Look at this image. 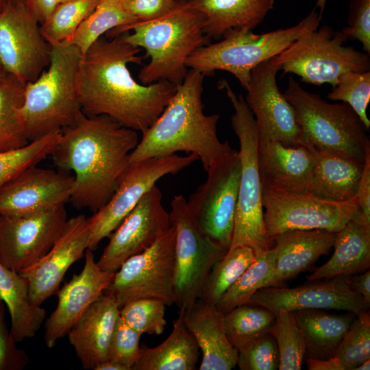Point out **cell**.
<instances>
[{"label": "cell", "instance_id": "obj_41", "mask_svg": "<svg viewBox=\"0 0 370 370\" xmlns=\"http://www.w3.org/2000/svg\"><path fill=\"white\" fill-rule=\"evenodd\" d=\"M166 306L165 303L158 299L139 298L124 304L120 308L119 316L141 335H160L164 332L166 325Z\"/></svg>", "mask_w": 370, "mask_h": 370}, {"label": "cell", "instance_id": "obj_30", "mask_svg": "<svg viewBox=\"0 0 370 370\" xmlns=\"http://www.w3.org/2000/svg\"><path fill=\"white\" fill-rule=\"evenodd\" d=\"M199 354V345L179 312L170 335L162 343L153 347L141 345L140 358L132 370H194Z\"/></svg>", "mask_w": 370, "mask_h": 370}, {"label": "cell", "instance_id": "obj_23", "mask_svg": "<svg viewBox=\"0 0 370 370\" xmlns=\"http://www.w3.org/2000/svg\"><path fill=\"white\" fill-rule=\"evenodd\" d=\"M258 162L262 190L307 193L313 157L306 147L258 140Z\"/></svg>", "mask_w": 370, "mask_h": 370}, {"label": "cell", "instance_id": "obj_19", "mask_svg": "<svg viewBox=\"0 0 370 370\" xmlns=\"http://www.w3.org/2000/svg\"><path fill=\"white\" fill-rule=\"evenodd\" d=\"M74 177L63 170L29 166L0 188V216H20L64 206Z\"/></svg>", "mask_w": 370, "mask_h": 370}, {"label": "cell", "instance_id": "obj_54", "mask_svg": "<svg viewBox=\"0 0 370 370\" xmlns=\"http://www.w3.org/2000/svg\"><path fill=\"white\" fill-rule=\"evenodd\" d=\"M369 369H370V358L362 362L354 370H369Z\"/></svg>", "mask_w": 370, "mask_h": 370}, {"label": "cell", "instance_id": "obj_52", "mask_svg": "<svg viewBox=\"0 0 370 370\" xmlns=\"http://www.w3.org/2000/svg\"><path fill=\"white\" fill-rule=\"evenodd\" d=\"M309 370H345L340 360L332 356L328 359L307 358Z\"/></svg>", "mask_w": 370, "mask_h": 370}, {"label": "cell", "instance_id": "obj_6", "mask_svg": "<svg viewBox=\"0 0 370 370\" xmlns=\"http://www.w3.org/2000/svg\"><path fill=\"white\" fill-rule=\"evenodd\" d=\"M321 16L314 10L294 26L262 34L247 29H233L220 41L197 49L188 58L186 65L204 76L212 75L217 70L229 72L245 89L254 68L318 28Z\"/></svg>", "mask_w": 370, "mask_h": 370}, {"label": "cell", "instance_id": "obj_20", "mask_svg": "<svg viewBox=\"0 0 370 370\" xmlns=\"http://www.w3.org/2000/svg\"><path fill=\"white\" fill-rule=\"evenodd\" d=\"M347 276H336L322 282L311 281L295 288H261L252 295L249 304L264 307L274 314L280 308L291 311L332 309L357 315L367 310L369 304L349 288Z\"/></svg>", "mask_w": 370, "mask_h": 370}, {"label": "cell", "instance_id": "obj_9", "mask_svg": "<svg viewBox=\"0 0 370 370\" xmlns=\"http://www.w3.org/2000/svg\"><path fill=\"white\" fill-rule=\"evenodd\" d=\"M347 38L328 25L301 36L271 61L284 74L293 73L305 83L334 86L348 71H368L369 54L345 46Z\"/></svg>", "mask_w": 370, "mask_h": 370}, {"label": "cell", "instance_id": "obj_15", "mask_svg": "<svg viewBox=\"0 0 370 370\" xmlns=\"http://www.w3.org/2000/svg\"><path fill=\"white\" fill-rule=\"evenodd\" d=\"M51 45L24 1H5L0 9V66L23 84L48 66Z\"/></svg>", "mask_w": 370, "mask_h": 370}, {"label": "cell", "instance_id": "obj_32", "mask_svg": "<svg viewBox=\"0 0 370 370\" xmlns=\"http://www.w3.org/2000/svg\"><path fill=\"white\" fill-rule=\"evenodd\" d=\"M293 312L304 338L307 358L328 359L334 356L354 319L353 313L330 314L317 309Z\"/></svg>", "mask_w": 370, "mask_h": 370}, {"label": "cell", "instance_id": "obj_45", "mask_svg": "<svg viewBox=\"0 0 370 370\" xmlns=\"http://www.w3.org/2000/svg\"><path fill=\"white\" fill-rule=\"evenodd\" d=\"M279 361L276 341L268 333L238 351L237 365L241 370H275Z\"/></svg>", "mask_w": 370, "mask_h": 370}, {"label": "cell", "instance_id": "obj_25", "mask_svg": "<svg viewBox=\"0 0 370 370\" xmlns=\"http://www.w3.org/2000/svg\"><path fill=\"white\" fill-rule=\"evenodd\" d=\"M120 308L110 295L103 293L67 333L70 344L85 369L107 360L110 338Z\"/></svg>", "mask_w": 370, "mask_h": 370}, {"label": "cell", "instance_id": "obj_8", "mask_svg": "<svg viewBox=\"0 0 370 370\" xmlns=\"http://www.w3.org/2000/svg\"><path fill=\"white\" fill-rule=\"evenodd\" d=\"M219 85L225 90L234 110L231 125L238 139L241 161L238 201L229 249L247 246L257 253L271 248V245L267 236L263 218L258 130L245 97L236 95L225 79Z\"/></svg>", "mask_w": 370, "mask_h": 370}, {"label": "cell", "instance_id": "obj_60", "mask_svg": "<svg viewBox=\"0 0 370 370\" xmlns=\"http://www.w3.org/2000/svg\"><path fill=\"white\" fill-rule=\"evenodd\" d=\"M2 302H3V301H2L1 300V299H0V304H1Z\"/></svg>", "mask_w": 370, "mask_h": 370}, {"label": "cell", "instance_id": "obj_47", "mask_svg": "<svg viewBox=\"0 0 370 370\" xmlns=\"http://www.w3.org/2000/svg\"><path fill=\"white\" fill-rule=\"evenodd\" d=\"M5 321V307L0 304V370H22L29 362L26 352L16 346Z\"/></svg>", "mask_w": 370, "mask_h": 370}, {"label": "cell", "instance_id": "obj_37", "mask_svg": "<svg viewBox=\"0 0 370 370\" xmlns=\"http://www.w3.org/2000/svg\"><path fill=\"white\" fill-rule=\"evenodd\" d=\"M275 253L272 247L255 253V259L237 281L216 304L223 314L249 304L252 295L262 287L274 268Z\"/></svg>", "mask_w": 370, "mask_h": 370}, {"label": "cell", "instance_id": "obj_12", "mask_svg": "<svg viewBox=\"0 0 370 370\" xmlns=\"http://www.w3.org/2000/svg\"><path fill=\"white\" fill-rule=\"evenodd\" d=\"M175 230L169 228L148 249L127 258L115 272L104 293L112 295L121 308L139 298L175 304Z\"/></svg>", "mask_w": 370, "mask_h": 370}, {"label": "cell", "instance_id": "obj_4", "mask_svg": "<svg viewBox=\"0 0 370 370\" xmlns=\"http://www.w3.org/2000/svg\"><path fill=\"white\" fill-rule=\"evenodd\" d=\"M204 25V15L189 7L186 0H180L175 9L163 16L114 29L106 36L121 34L128 43L145 50L150 60L139 72L141 84L166 81L177 86L188 72V58L210 43Z\"/></svg>", "mask_w": 370, "mask_h": 370}, {"label": "cell", "instance_id": "obj_26", "mask_svg": "<svg viewBox=\"0 0 370 370\" xmlns=\"http://www.w3.org/2000/svg\"><path fill=\"white\" fill-rule=\"evenodd\" d=\"M181 312L186 326L195 337L202 354L199 369H234L237 365L238 352L226 335L223 314L216 305L198 299Z\"/></svg>", "mask_w": 370, "mask_h": 370}, {"label": "cell", "instance_id": "obj_11", "mask_svg": "<svg viewBox=\"0 0 370 370\" xmlns=\"http://www.w3.org/2000/svg\"><path fill=\"white\" fill-rule=\"evenodd\" d=\"M206 171V181L190 195L187 206L203 234L229 249L241 174L238 151L232 149L214 160Z\"/></svg>", "mask_w": 370, "mask_h": 370}, {"label": "cell", "instance_id": "obj_2", "mask_svg": "<svg viewBox=\"0 0 370 370\" xmlns=\"http://www.w3.org/2000/svg\"><path fill=\"white\" fill-rule=\"evenodd\" d=\"M138 141L136 131L83 112L60 131L50 156L61 170L73 172L70 201L75 208L94 213L108 202Z\"/></svg>", "mask_w": 370, "mask_h": 370}, {"label": "cell", "instance_id": "obj_29", "mask_svg": "<svg viewBox=\"0 0 370 370\" xmlns=\"http://www.w3.org/2000/svg\"><path fill=\"white\" fill-rule=\"evenodd\" d=\"M204 16V32L210 39H221L233 29L252 30L273 8L275 0H186Z\"/></svg>", "mask_w": 370, "mask_h": 370}, {"label": "cell", "instance_id": "obj_27", "mask_svg": "<svg viewBox=\"0 0 370 370\" xmlns=\"http://www.w3.org/2000/svg\"><path fill=\"white\" fill-rule=\"evenodd\" d=\"M308 149L313 166L307 193L337 202L356 197L364 162L333 151Z\"/></svg>", "mask_w": 370, "mask_h": 370}, {"label": "cell", "instance_id": "obj_56", "mask_svg": "<svg viewBox=\"0 0 370 370\" xmlns=\"http://www.w3.org/2000/svg\"><path fill=\"white\" fill-rule=\"evenodd\" d=\"M7 75L8 74L0 66V83L5 79Z\"/></svg>", "mask_w": 370, "mask_h": 370}, {"label": "cell", "instance_id": "obj_24", "mask_svg": "<svg viewBox=\"0 0 370 370\" xmlns=\"http://www.w3.org/2000/svg\"><path fill=\"white\" fill-rule=\"evenodd\" d=\"M336 236L325 230H293L274 236V268L262 288L280 286L306 271L330 251Z\"/></svg>", "mask_w": 370, "mask_h": 370}, {"label": "cell", "instance_id": "obj_5", "mask_svg": "<svg viewBox=\"0 0 370 370\" xmlns=\"http://www.w3.org/2000/svg\"><path fill=\"white\" fill-rule=\"evenodd\" d=\"M82 57L74 45H51L48 66L25 84L21 116L29 142L60 132L82 112L77 79Z\"/></svg>", "mask_w": 370, "mask_h": 370}, {"label": "cell", "instance_id": "obj_50", "mask_svg": "<svg viewBox=\"0 0 370 370\" xmlns=\"http://www.w3.org/2000/svg\"><path fill=\"white\" fill-rule=\"evenodd\" d=\"M34 16L43 24L59 3L58 0H24Z\"/></svg>", "mask_w": 370, "mask_h": 370}, {"label": "cell", "instance_id": "obj_7", "mask_svg": "<svg viewBox=\"0 0 370 370\" xmlns=\"http://www.w3.org/2000/svg\"><path fill=\"white\" fill-rule=\"evenodd\" d=\"M301 131L300 145L338 152L364 162L369 131L345 103H329L303 88L292 76L283 92Z\"/></svg>", "mask_w": 370, "mask_h": 370}, {"label": "cell", "instance_id": "obj_22", "mask_svg": "<svg viewBox=\"0 0 370 370\" xmlns=\"http://www.w3.org/2000/svg\"><path fill=\"white\" fill-rule=\"evenodd\" d=\"M82 271L58 291V305L45 324V341L49 348L67 334L87 308L104 292L115 272L101 269L92 251L87 249Z\"/></svg>", "mask_w": 370, "mask_h": 370}, {"label": "cell", "instance_id": "obj_21", "mask_svg": "<svg viewBox=\"0 0 370 370\" xmlns=\"http://www.w3.org/2000/svg\"><path fill=\"white\" fill-rule=\"evenodd\" d=\"M89 239L90 226L86 216L79 214L68 219L48 252L19 272L29 283V298L32 304L40 306L58 293L67 270L84 256Z\"/></svg>", "mask_w": 370, "mask_h": 370}, {"label": "cell", "instance_id": "obj_55", "mask_svg": "<svg viewBox=\"0 0 370 370\" xmlns=\"http://www.w3.org/2000/svg\"><path fill=\"white\" fill-rule=\"evenodd\" d=\"M326 0H317L316 8H319V13L322 14V12L324 10L325 6Z\"/></svg>", "mask_w": 370, "mask_h": 370}, {"label": "cell", "instance_id": "obj_35", "mask_svg": "<svg viewBox=\"0 0 370 370\" xmlns=\"http://www.w3.org/2000/svg\"><path fill=\"white\" fill-rule=\"evenodd\" d=\"M275 319L271 310L254 304L238 306L223 314L226 335L238 352L255 339L270 333Z\"/></svg>", "mask_w": 370, "mask_h": 370}, {"label": "cell", "instance_id": "obj_58", "mask_svg": "<svg viewBox=\"0 0 370 370\" xmlns=\"http://www.w3.org/2000/svg\"><path fill=\"white\" fill-rule=\"evenodd\" d=\"M66 1H69V0H58L59 3Z\"/></svg>", "mask_w": 370, "mask_h": 370}, {"label": "cell", "instance_id": "obj_16", "mask_svg": "<svg viewBox=\"0 0 370 370\" xmlns=\"http://www.w3.org/2000/svg\"><path fill=\"white\" fill-rule=\"evenodd\" d=\"M64 206L20 216H0V263L20 272L42 258L67 221Z\"/></svg>", "mask_w": 370, "mask_h": 370}, {"label": "cell", "instance_id": "obj_13", "mask_svg": "<svg viewBox=\"0 0 370 370\" xmlns=\"http://www.w3.org/2000/svg\"><path fill=\"white\" fill-rule=\"evenodd\" d=\"M198 160L194 153L187 156L174 153L129 163L108 202L88 218L90 226L88 249L95 251L103 239L108 238L160 179L175 175Z\"/></svg>", "mask_w": 370, "mask_h": 370}, {"label": "cell", "instance_id": "obj_49", "mask_svg": "<svg viewBox=\"0 0 370 370\" xmlns=\"http://www.w3.org/2000/svg\"><path fill=\"white\" fill-rule=\"evenodd\" d=\"M356 198L361 214L370 223V148L366 152Z\"/></svg>", "mask_w": 370, "mask_h": 370}, {"label": "cell", "instance_id": "obj_34", "mask_svg": "<svg viewBox=\"0 0 370 370\" xmlns=\"http://www.w3.org/2000/svg\"><path fill=\"white\" fill-rule=\"evenodd\" d=\"M136 22V18L125 10L121 0H100L66 42L75 46L84 55L97 40L109 31Z\"/></svg>", "mask_w": 370, "mask_h": 370}, {"label": "cell", "instance_id": "obj_38", "mask_svg": "<svg viewBox=\"0 0 370 370\" xmlns=\"http://www.w3.org/2000/svg\"><path fill=\"white\" fill-rule=\"evenodd\" d=\"M271 330L278 352L280 370H299L306 354V343L293 311L280 308Z\"/></svg>", "mask_w": 370, "mask_h": 370}, {"label": "cell", "instance_id": "obj_57", "mask_svg": "<svg viewBox=\"0 0 370 370\" xmlns=\"http://www.w3.org/2000/svg\"><path fill=\"white\" fill-rule=\"evenodd\" d=\"M5 1V0H0V9L3 6Z\"/></svg>", "mask_w": 370, "mask_h": 370}, {"label": "cell", "instance_id": "obj_10", "mask_svg": "<svg viewBox=\"0 0 370 370\" xmlns=\"http://www.w3.org/2000/svg\"><path fill=\"white\" fill-rule=\"evenodd\" d=\"M171 207L175 230V304L184 312L199 299L212 268L228 249L199 229L183 195H175Z\"/></svg>", "mask_w": 370, "mask_h": 370}, {"label": "cell", "instance_id": "obj_1", "mask_svg": "<svg viewBox=\"0 0 370 370\" xmlns=\"http://www.w3.org/2000/svg\"><path fill=\"white\" fill-rule=\"evenodd\" d=\"M139 51L121 34L102 36L82 55L77 88L85 114L106 115L142 133L155 123L176 86L166 81L148 85L137 82L127 64L142 63Z\"/></svg>", "mask_w": 370, "mask_h": 370}, {"label": "cell", "instance_id": "obj_40", "mask_svg": "<svg viewBox=\"0 0 370 370\" xmlns=\"http://www.w3.org/2000/svg\"><path fill=\"white\" fill-rule=\"evenodd\" d=\"M60 136L55 132L29 142L26 146L0 153V188L24 169L50 156Z\"/></svg>", "mask_w": 370, "mask_h": 370}, {"label": "cell", "instance_id": "obj_33", "mask_svg": "<svg viewBox=\"0 0 370 370\" xmlns=\"http://www.w3.org/2000/svg\"><path fill=\"white\" fill-rule=\"evenodd\" d=\"M25 84L8 74L0 83V153L29 143L21 116Z\"/></svg>", "mask_w": 370, "mask_h": 370}, {"label": "cell", "instance_id": "obj_44", "mask_svg": "<svg viewBox=\"0 0 370 370\" xmlns=\"http://www.w3.org/2000/svg\"><path fill=\"white\" fill-rule=\"evenodd\" d=\"M141 336L119 316L110 338L107 360L123 366L126 370H132L140 356Z\"/></svg>", "mask_w": 370, "mask_h": 370}, {"label": "cell", "instance_id": "obj_36", "mask_svg": "<svg viewBox=\"0 0 370 370\" xmlns=\"http://www.w3.org/2000/svg\"><path fill=\"white\" fill-rule=\"evenodd\" d=\"M254 259L255 252L249 247L229 249L212 268L199 299L216 305Z\"/></svg>", "mask_w": 370, "mask_h": 370}, {"label": "cell", "instance_id": "obj_43", "mask_svg": "<svg viewBox=\"0 0 370 370\" xmlns=\"http://www.w3.org/2000/svg\"><path fill=\"white\" fill-rule=\"evenodd\" d=\"M345 370H354L370 358V316L367 310L357 314L335 353Z\"/></svg>", "mask_w": 370, "mask_h": 370}, {"label": "cell", "instance_id": "obj_31", "mask_svg": "<svg viewBox=\"0 0 370 370\" xmlns=\"http://www.w3.org/2000/svg\"><path fill=\"white\" fill-rule=\"evenodd\" d=\"M0 299L8 309L10 334L15 342L34 337L45 319V310L30 302L26 278L1 263Z\"/></svg>", "mask_w": 370, "mask_h": 370}, {"label": "cell", "instance_id": "obj_28", "mask_svg": "<svg viewBox=\"0 0 370 370\" xmlns=\"http://www.w3.org/2000/svg\"><path fill=\"white\" fill-rule=\"evenodd\" d=\"M330 258L306 278L308 282L351 275L370 267V223L359 210L338 232Z\"/></svg>", "mask_w": 370, "mask_h": 370}, {"label": "cell", "instance_id": "obj_3", "mask_svg": "<svg viewBox=\"0 0 370 370\" xmlns=\"http://www.w3.org/2000/svg\"><path fill=\"white\" fill-rule=\"evenodd\" d=\"M204 75L190 69L155 123L131 152L129 163L185 151L195 154L205 171L230 151L227 141L217 135V114L204 113L202 101Z\"/></svg>", "mask_w": 370, "mask_h": 370}, {"label": "cell", "instance_id": "obj_59", "mask_svg": "<svg viewBox=\"0 0 370 370\" xmlns=\"http://www.w3.org/2000/svg\"><path fill=\"white\" fill-rule=\"evenodd\" d=\"M5 1H24V0H5Z\"/></svg>", "mask_w": 370, "mask_h": 370}, {"label": "cell", "instance_id": "obj_51", "mask_svg": "<svg viewBox=\"0 0 370 370\" xmlns=\"http://www.w3.org/2000/svg\"><path fill=\"white\" fill-rule=\"evenodd\" d=\"M347 282L349 288L360 295L364 300L370 304V271L367 270L360 275H348Z\"/></svg>", "mask_w": 370, "mask_h": 370}, {"label": "cell", "instance_id": "obj_18", "mask_svg": "<svg viewBox=\"0 0 370 370\" xmlns=\"http://www.w3.org/2000/svg\"><path fill=\"white\" fill-rule=\"evenodd\" d=\"M279 71L271 59L254 68L245 99L254 116L259 140L300 145L301 131L294 110L278 87Z\"/></svg>", "mask_w": 370, "mask_h": 370}, {"label": "cell", "instance_id": "obj_39", "mask_svg": "<svg viewBox=\"0 0 370 370\" xmlns=\"http://www.w3.org/2000/svg\"><path fill=\"white\" fill-rule=\"evenodd\" d=\"M100 0H69L58 4L48 19L40 25L45 40L54 45L68 42Z\"/></svg>", "mask_w": 370, "mask_h": 370}, {"label": "cell", "instance_id": "obj_14", "mask_svg": "<svg viewBox=\"0 0 370 370\" xmlns=\"http://www.w3.org/2000/svg\"><path fill=\"white\" fill-rule=\"evenodd\" d=\"M263 218L267 238L293 230L338 232L360 210L356 197L341 202L308 193L262 190Z\"/></svg>", "mask_w": 370, "mask_h": 370}, {"label": "cell", "instance_id": "obj_48", "mask_svg": "<svg viewBox=\"0 0 370 370\" xmlns=\"http://www.w3.org/2000/svg\"><path fill=\"white\" fill-rule=\"evenodd\" d=\"M125 10L138 22L149 21L175 9L180 0H121Z\"/></svg>", "mask_w": 370, "mask_h": 370}, {"label": "cell", "instance_id": "obj_46", "mask_svg": "<svg viewBox=\"0 0 370 370\" xmlns=\"http://www.w3.org/2000/svg\"><path fill=\"white\" fill-rule=\"evenodd\" d=\"M341 32L347 39L357 40L370 53V0H351L348 25Z\"/></svg>", "mask_w": 370, "mask_h": 370}, {"label": "cell", "instance_id": "obj_17", "mask_svg": "<svg viewBox=\"0 0 370 370\" xmlns=\"http://www.w3.org/2000/svg\"><path fill=\"white\" fill-rule=\"evenodd\" d=\"M162 194L154 185L108 236L97 262L103 270L116 272L130 257L150 247L171 226Z\"/></svg>", "mask_w": 370, "mask_h": 370}, {"label": "cell", "instance_id": "obj_53", "mask_svg": "<svg viewBox=\"0 0 370 370\" xmlns=\"http://www.w3.org/2000/svg\"><path fill=\"white\" fill-rule=\"evenodd\" d=\"M95 370H126V369L115 362L106 360L98 365Z\"/></svg>", "mask_w": 370, "mask_h": 370}, {"label": "cell", "instance_id": "obj_42", "mask_svg": "<svg viewBox=\"0 0 370 370\" xmlns=\"http://www.w3.org/2000/svg\"><path fill=\"white\" fill-rule=\"evenodd\" d=\"M328 98L348 104L362 121L367 129L370 120L367 108L370 101V72L348 71L341 75L332 86Z\"/></svg>", "mask_w": 370, "mask_h": 370}]
</instances>
